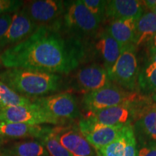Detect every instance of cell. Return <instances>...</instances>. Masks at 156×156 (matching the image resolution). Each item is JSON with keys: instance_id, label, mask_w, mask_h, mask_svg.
<instances>
[{"instance_id": "1", "label": "cell", "mask_w": 156, "mask_h": 156, "mask_svg": "<svg viewBox=\"0 0 156 156\" xmlns=\"http://www.w3.org/2000/svg\"><path fill=\"white\" fill-rule=\"evenodd\" d=\"M58 26L39 27L22 42L1 54V63L8 69H25L68 74L79 64L82 54L77 41L67 40Z\"/></svg>"}, {"instance_id": "2", "label": "cell", "mask_w": 156, "mask_h": 156, "mask_svg": "<svg viewBox=\"0 0 156 156\" xmlns=\"http://www.w3.org/2000/svg\"><path fill=\"white\" fill-rule=\"evenodd\" d=\"M61 77L56 74L25 69H7L0 73V81L25 97H44L57 90Z\"/></svg>"}, {"instance_id": "3", "label": "cell", "mask_w": 156, "mask_h": 156, "mask_svg": "<svg viewBox=\"0 0 156 156\" xmlns=\"http://www.w3.org/2000/svg\"><path fill=\"white\" fill-rule=\"evenodd\" d=\"M132 126L140 145L156 142V103L153 99L140 95L134 101Z\"/></svg>"}, {"instance_id": "4", "label": "cell", "mask_w": 156, "mask_h": 156, "mask_svg": "<svg viewBox=\"0 0 156 156\" xmlns=\"http://www.w3.org/2000/svg\"><path fill=\"white\" fill-rule=\"evenodd\" d=\"M140 96L135 91H129L111 83L107 86L84 95L83 107L88 112L133 102Z\"/></svg>"}, {"instance_id": "5", "label": "cell", "mask_w": 156, "mask_h": 156, "mask_svg": "<svg viewBox=\"0 0 156 156\" xmlns=\"http://www.w3.org/2000/svg\"><path fill=\"white\" fill-rule=\"evenodd\" d=\"M112 83L129 91H134L138 86L139 69L136 46L130 45L124 48L114 66L108 71Z\"/></svg>"}, {"instance_id": "6", "label": "cell", "mask_w": 156, "mask_h": 156, "mask_svg": "<svg viewBox=\"0 0 156 156\" xmlns=\"http://www.w3.org/2000/svg\"><path fill=\"white\" fill-rule=\"evenodd\" d=\"M58 123L64 125L67 121L74 119L79 115L77 101L69 92L38 98L34 101Z\"/></svg>"}, {"instance_id": "7", "label": "cell", "mask_w": 156, "mask_h": 156, "mask_svg": "<svg viewBox=\"0 0 156 156\" xmlns=\"http://www.w3.org/2000/svg\"><path fill=\"white\" fill-rule=\"evenodd\" d=\"M22 8L37 27H60L59 18L65 12V3L58 0L26 2Z\"/></svg>"}, {"instance_id": "8", "label": "cell", "mask_w": 156, "mask_h": 156, "mask_svg": "<svg viewBox=\"0 0 156 156\" xmlns=\"http://www.w3.org/2000/svg\"><path fill=\"white\" fill-rule=\"evenodd\" d=\"M0 122L22 123L31 125L50 124L58 126L57 121L34 102L27 106L7 107L0 110Z\"/></svg>"}, {"instance_id": "9", "label": "cell", "mask_w": 156, "mask_h": 156, "mask_svg": "<svg viewBox=\"0 0 156 156\" xmlns=\"http://www.w3.org/2000/svg\"><path fill=\"white\" fill-rule=\"evenodd\" d=\"M51 133L73 156H98L97 150L85 139L78 126H56L52 127Z\"/></svg>"}, {"instance_id": "10", "label": "cell", "mask_w": 156, "mask_h": 156, "mask_svg": "<svg viewBox=\"0 0 156 156\" xmlns=\"http://www.w3.org/2000/svg\"><path fill=\"white\" fill-rule=\"evenodd\" d=\"M101 20L90 12L82 1H73L66 8L64 14L65 26L75 32L91 34L98 28Z\"/></svg>"}, {"instance_id": "11", "label": "cell", "mask_w": 156, "mask_h": 156, "mask_svg": "<svg viewBox=\"0 0 156 156\" xmlns=\"http://www.w3.org/2000/svg\"><path fill=\"white\" fill-rule=\"evenodd\" d=\"M111 83H112L105 67L93 64L78 70L72 85L75 90L86 94L106 87Z\"/></svg>"}, {"instance_id": "12", "label": "cell", "mask_w": 156, "mask_h": 156, "mask_svg": "<svg viewBox=\"0 0 156 156\" xmlns=\"http://www.w3.org/2000/svg\"><path fill=\"white\" fill-rule=\"evenodd\" d=\"M124 126L103 125L85 118L80 120L78 123L80 131L97 151L106 147L116 140Z\"/></svg>"}, {"instance_id": "13", "label": "cell", "mask_w": 156, "mask_h": 156, "mask_svg": "<svg viewBox=\"0 0 156 156\" xmlns=\"http://www.w3.org/2000/svg\"><path fill=\"white\" fill-rule=\"evenodd\" d=\"M134 102V101L119 106L101 109L96 112H88L85 116V119L106 126H126L129 124L132 125L133 119Z\"/></svg>"}, {"instance_id": "14", "label": "cell", "mask_w": 156, "mask_h": 156, "mask_svg": "<svg viewBox=\"0 0 156 156\" xmlns=\"http://www.w3.org/2000/svg\"><path fill=\"white\" fill-rule=\"evenodd\" d=\"M37 28V25L31 20L24 9H20L12 15L8 30L0 40V48L6 46L10 47L22 42L34 34Z\"/></svg>"}, {"instance_id": "15", "label": "cell", "mask_w": 156, "mask_h": 156, "mask_svg": "<svg viewBox=\"0 0 156 156\" xmlns=\"http://www.w3.org/2000/svg\"><path fill=\"white\" fill-rule=\"evenodd\" d=\"M98 153V156H137L136 140L131 124L124 126L118 137Z\"/></svg>"}, {"instance_id": "16", "label": "cell", "mask_w": 156, "mask_h": 156, "mask_svg": "<svg viewBox=\"0 0 156 156\" xmlns=\"http://www.w3.org/2000/svg\"><path fill=\"white\" fill-rule=\"evenodd\" d=\"M51 129L50 126L22 124V123L0 122V137L5 139L35 138L40 140Z\"/></svg>"}, {"instance_id": "17", "label": "cell", "mask_w": 156, "mask_h": 156, "mask_svg": "<svg viewBox=\"0 0 156 156\" xmlns=\"http://www.w3.org/2000/svg\"><path fill=\"white\" fill-rule=\"evenodd\" d=\"M143 3L137 0L106 1L105 15L113 20L134 18L138 20L143 14Z\"/></svg>"}, {"instance_id": "18", "label": "cell", "mask_w": 156, "mask_h": 156, "mask_svg": "<svg viewBox=\"0 0 156 156\" xmlns=\"http://www.w3.org/2000/svg\"><path fill=\"white\" fill-rule=\"evenodd\" d=\"M124 48L107 31L101 33L95 43V49L102 58L107 72L114 66Z\"/></svg>"}, {"instance_id": "19", "label": "cell", "mask_w": 156, "mask_h": 156, "mask_svg": "<svg viewBox=\"0 0 156 156\" xmlns=\"http://www.w3.org/2000/svg\"><path fill=\"white\" fill-rule=\"evenodd\" d=\"M137 20L134 18L113 20L107 28V32L122 47L134 45V35Z\"/></svg>"}, {"instance_id": "20", "label": "cell", "mask_w": 156, "mask_h": 156, "mask_svg": "<svg viewBox=\"0 0 156 156\" xmlns=\"http://www.w3.org/2000/svg\"><path fill=\"white\" fill-rule=\"evenodd\" d=\"M156 34V15L149 11L143 13L136 21L134 46L136 47L147 44Z\"/></svg>"}, {"instance_id": "21", "label": "cell", "mask_w": 156, "mask_h": 156, "mask_svg": "<svg viewBox=\"0 0 156 156\" xmlns=\"http://www.w3.org/2000/svg\"><path fill=\"white\" fill-rule=\"evenodd\" d=\"M3 152L15 156H49L39 140H27L15 142L4 147Z\"/></svg>"}, {"instance_id": "22", "label": "cell", "mask_w": 156, "mask_h": 156, "mask_svg": "<svg viewBox=\"0 0 156 156\" xmlns=\"http://www.w3.org/2000/svg\"><path fill=\"white\" fill-rule=\"evenodd\" d=\"M0 98L5 108L12 106H27L32 103L27 97L18 94L0 81Z\"/></svg>"}, {"instance_id": "23", "label": "cell", "mask_w": 156, "mask_h": 156, "mask_svg": "<svg viewBox=\"0 0 156 156\" xmlns=\"http://www.w3.org/2000/svg\"><path fill=\"white\" fill-rule=\"evenodd\" d=\"M51 129L39 140L46 149L49 156H73L54 137L51 133Z\"/></svg>"}, {"instance_id": "24", "label": "cell", "mask_w": 156, "mask_h": 156, "mask_svg": "<svg viewBox=\"0 0 156 156\" xmlns=\"http://www.w3.org/2000/svg\"><path fill=\"white\" fill-rule=\"evenodd\" d=\"M82 2L93 15L102 20L106 11V1L102 0H82Z\"/></svg>"}, {"instance_id": "25", "label": "cell", "mask_w": 156, "mask_h": 156, "mask_svg": "<svg viewBox=\"0 0 156 156\" xmlns=\"http://www.w3.org/2000/svg\"><path fill=\"white\" fill-rule=\"evenodd\" d=\"M138 86L147 94L156 93V69L147 77L138 79Z\"/></svg>"}, {"instance_id": "26", "label": "cell", "mask_w": 156, "mask_h": 156, "mask_svg": "<svg viewBox=\"0 0 156 156\" xmlns=\"http://www.w3.org/2000/svg\"><path fill=\"white\" fill-rule=\"evenodd\" d=\"M24 2L21 0H0V15L16 12L22 9Z\"/></svg>"}, {"instance_id": "27", "label": "cell", "mask_w": 156, "mask_h": 156, "mask_svg": "<svg viewBox=\"0 0 156 156\" xmlns=\"http://www.w3.org/2000/svg\"><path fill=\"white\" fill-rule=\"evenodd\" d=\"M137 156H156V142H147L140 145Z\"/></svg>"}, {"instance_id": "28", "label": "cell", "mask_w": 156, "mask_h": 156, "mask_svg": "<svg viewBox=\"0 0 156 156\" xmlns=\"http://www.w3.org/2000/svg\"><path fill=\"white\" fill-rule=\"evenodd\" d=\"M156 69V54L151 56L149 61L146 64L145 67L139 74V78H144L150 75Z\"/></svg>"}, {"instance_id": "29", "label": "cell", "mask_w": 156, "mask_h": 156, "mask_svg": "<svg viewBox=\"0 0 156 156\" xmlns=\"http://www.w3.org/2000/svg\"><path fill=\"white\" fill-rule=\"evenodd\" d=\"M12 19V15L10 14L0 15V40L8 30Z\"/></svg>"}, {"instance_id": "30", "label": "cell", "mask_w": 156, "mask_h": 156, "mask_svg": "<svg viewBox=\"0 0 156 156\" xmlns=\"http://www.w3.org/2000/svg\"><path fill=\"white\" fill-rule=\"evenodd\" d=\"M147 48L148 54L151 56L156 54V34L148 41L147 44Z\"/></svg>"}, {"instance_id": "31", "label": "cell", "mask_w": 156, "mask_h": 156, "mask_svg": "<svg viewBox=\"0 0 156 156\" xmlns=\"http://www.w3.org/2000/svg\"><path fill=\"white\" fill-rule=\"evenodd\" d=\"M142 3L146 8L151 10L156 6V0H145V1H142Z\"/></svg>"}, {"instance_id": "32", "label": "cell", "mask_w": 156, "mask_h": 156, "mask_svg": "<svg viewBox=\"0 0 156 156\" xmlns=\"http://www.w3.org/2000/svg\"><path fill=\"white\" fill-rule=\"evenodd\" d=\"M0 156H15V155H10V154H8V153H6L3 151H0Z\"/></svg>"}, {"instance_id": "33", "label": "cell", "mask_w": 156, "mask_h": 156, "mask_svg": "<svg viewBox=\"0 0 156 156\" xmlns=\"http://www.w3.org/2000/svg\"><path fill=\"white\" fill-rule=\"evenodd\" d=\"M5 108V106H4L2 101L1 98H0V110H2V109H3V108Z\"/></svg>"}, {"instance_id": "34", "label": "cell", "mask_w": 156, "mask_h": 156, "mask_svg": "<svg viewBox=\"0 0 156 156\" xmlns=\"http://www.w3.org/2000/svg\"><path fill=\"white\" fill-rule=\"evenodd\" d=\"M152 99H153V101L156 103V93H155L154 94H153V96H152Z\"/></svg>"}, {"instance_id": "35", "label": "cell", "mask_w": 156, "mask_h": 156, "mask_svg": "<svg viewBox=\"0 0 156 156\" xmlns=\"http://www.w3.org/2000/svg\"><path fill=\"white\" fill-rule=\"evenodd\" d=\"M4 141H5V140H4L2 139V138L0 137V148H1L2 145V143H3Z\"/></svg>"}, {"instance_id": "36", "label": "cell", "mask_w": 156, "mask_h": 156, "mask_svg": "<svg viewBox=\"0 0 156 156\" xmlns=\"http://www.w3.org/2000/svg\"><path fill=\"white\" fill-rule=\"evenodd\" d=\"M151 11V12H153V13H155V14L156 15V6H155V7H154V8H153V9H152Z\"/></svg>"}, {"instance_id": "37", "label": "cell", "mask_w": 156, "mask_h": 156, "mask_svg": "<svg viewBox=\"0 0 156 156\" xmlns=\"http://www.w3.org/2000/svg\"><path fill=\"white\" fill-rule=\"evenodd\" d=\"M0 56H1V54H0ZM1 57H0V64H1Z\"/></svg>"}]
</instances>
